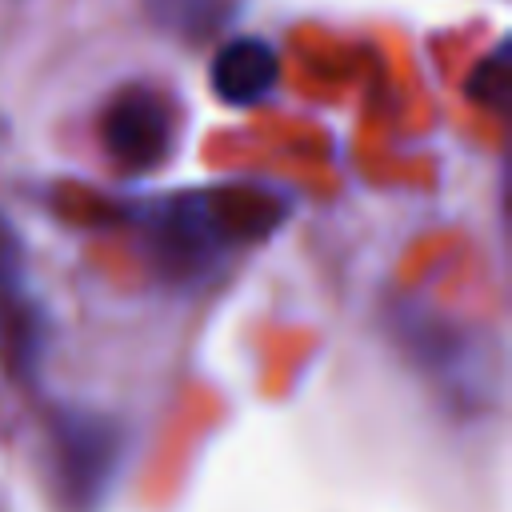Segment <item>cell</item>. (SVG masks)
<instances>
[{"label": "cell", "mask_w": 512, "mask_h": 512, "mask_svg": "<svg viewBox=\"0 0 512 512\" xmlns=\"http://www.w3.org/2000/svg\"><path fill=\"white\" fill-rule=\"evenodd\" d=\"M96 136L104 156L128 172L144 176L168 164L180 140V108L164 88L152 84H124L116 88L96 120Z\"/></svg>", "instance_id": "7a4b0ae2"}, {"label": "cell", "mask_w": 512, "mask_h": 512, "mask_svg": "<svg viewBox=\"0 0 512 512\" xmlns=\"http://www.w3.org/2000/svg\"><path fill=\"white\" fill-rule=\"evenodd\" d=\"M140 8L152 28L176 40L200 44V40L220 36L240 16L244 0H140Z\"/></svg>", "instance_id": "277c9868"}, {"label": "cell", "mask_w": 512, "mask_h": 512, "mask_svg": "<svg viewBox=\"0 0 512 512\" xmlns=\"http://www.w3.org/2000/svg\"><path fill=\"white\" fill-rule=\"evenodd\" d=\"M212 96L228 108H256L280 84V52L264 36H228L208 64Z\"/></svg>", "instance_id": "3957f363"}, {"label": "cell", "mask_w": 512, "mask_h": 512, "mask_svg": "<svg viewBox=\"0 0 512 512\" xmlns=\"http://www.w3.org/2000/svg\"><path fill=\"white\" fill-rule=\"evenodd\" d=\"M476 76H484L476 100H484V104H492V108H504V100H508V48L500 44V48L480 64Z\"/></svg>", "instance_id": "5b68a950"}, {"label": "cell", "mask_w": 512, "mask_h": 512, "mask_svg": "<svg viewBox=\"0 0 512 512\" xmlns=\"http://www.w3.org/2000/svg\"><path fill=\"white\" fill-rule=\"evenodd\" d=\"M280 216L284 200L260 188H184L140 204L136 224L164 272L196 276L224 252L276 228Z\"/></svg>", "instance_id": "6da1fadb"}]
</instances>
